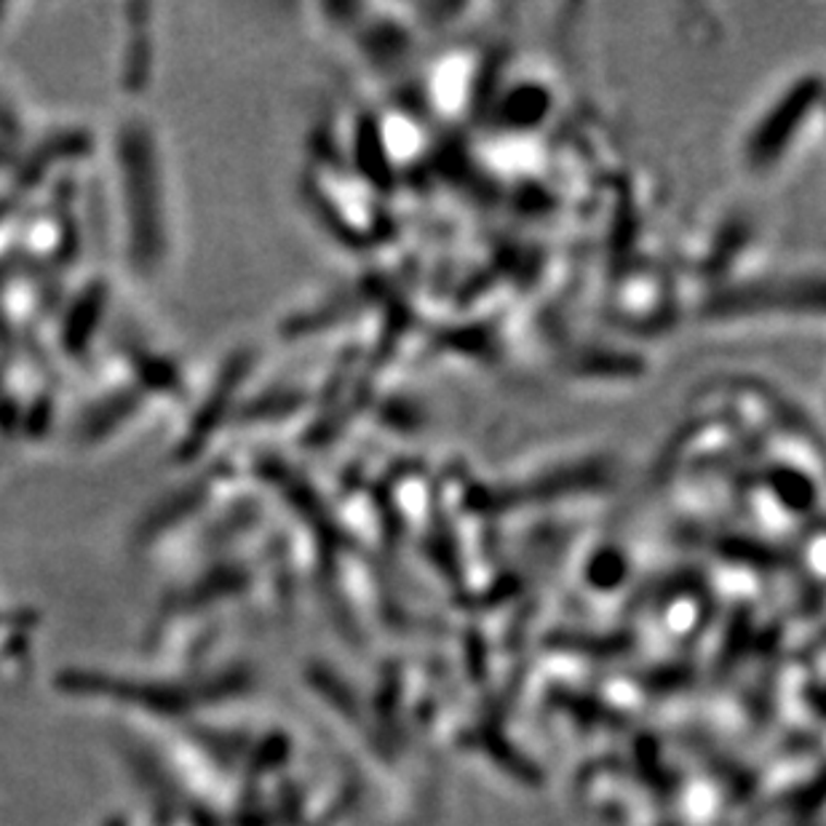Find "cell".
<instances>
[{"label":"cell","instance_id":"obj_1","mask_svg":"<svg viewBox=\"0 0 826 826\" xmlns=\"http://www.w3.org/2000/svg\"><path fill=\"white\" fill-rule=\"evenodd\" d=\"M126 163H129V209H132V226H134V241H137L139 255H147V246L156 239L153 230H156V174H153V158L150 147L143 139L139 143L134 137V143L126 147Z\"/></svg>","mask_w":826,"mask_h":826},{"label":"cell","instance_id":"obj_2","mask_svg":"<svg viewBox=\"0 0 826 826\" xmlns=\"http://www.w3.org/2000/svg\"><path fill=\"white\" fill-rule=\"evenodd\" d=\"M88 303H86V311L92 314V311L102 308V289L99 292H92L88 294ZM84 318L78 321V316H70V329H68V345L73 348V351H78V348L86 345V332H84Z\"/></svg>","mask_w":826,"mask_h":826}]
</instances>
